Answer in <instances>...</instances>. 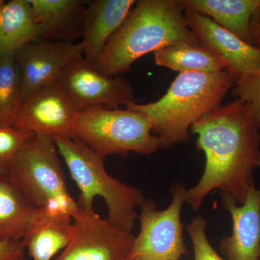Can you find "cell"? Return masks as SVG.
Returning <instances> with one entry per match:
<instances>
[{
    "instance_id": "1",
    "label": "cell",
    "mask_w": 260,
    "mask_h": 260,
    "mask_svg": "<svg viewBox=\"0 0 260 260\" xmlns=\"http://www.w3.org/2000/svg\"><path fill=\"white\" fill-rule=\"evenodd\" d=\"M191 130L206 162L198 184L186 189L185 203L199 210L207 195L220 190L242 205L254 184L252 172L260 168V128L246 104L236 99L219 106Z\"/></svg>"
},
{
    "instance_id": "2",
    "label": "cell",
    "mask_w": 260,
    "mask_h": 260,
    "mask_svg": "<svg viewBox=\"0 0 260 260\" xmlns=\"http://www.w3.org/2000/svg\"><path fill=\"white\" fill-rule=\"evenodd\" d=\"M180 42L203 45L178 0H139L92 66L107 76H121L142 56Z\"/></svg>"
},
{
    "instance_id": "3",
    "label": "cell",
    "mask_w": 260,
    "mask_h": 260,
    "mask_svg": "<svg viewBox=\"0 0 260 260\" xmlns=\"http://www.w3.org/2000/svg\"><path fill=\"white\" fill-rule=\"evenodd\" d=\"M235 83L226 70L179 73L159 100L145 104L132 103L126 108L146 114L153 122L152 133L158 138L160 148L169 149L187 142L191 126L222 105Z\"/></svg>"
},
{
    "instance_id": "4",
    "label": "cell",
    "mask_w": 260,
    "mask_h": 260,
    "mask_svg": "<svg viewBox=\"0 0 260 260\" xmlns=\"http://www.w3.org/2000/svg\"><path fill=\"white\" fill-rule=\"evenodd\" d=\"M59 154L80 191V208L93 209L94 200L101 197L108 208V219L131 232L138 218L137 208L145 201L141 189L112 177L106 170L104 158L77 138H52Z\"/></svg>"
},
{
    "instance_id": "5",
    "label": "cell",
    "mask_w": 260,
    "mask_h": 260,
    "mask_svg": "<svg viewBox=\"0 0 260 260\" xmlns=\"http://www.w3.org/2000/svg\"><path fill=\"white\" fill-rule=\"evenodd\" d=\"M153 122L146 114L131 109L88 108L78 112L75 138L105 158L131 152L151 155L158 151V138L152 133Z\"/></svg>"
},
{
    "instance_id": "6",
    "label": "cell",
    "mask_w": 260,
    "mask_h": 260,
    "mask_svg": "<svg viewBox=\"0 0 260 260\" xmlns=\"http://www.w3.org/2000/svg\"><path fill=\"white\" fill-rule=\"evenodd\" d=\"M8 176L36 208L73 215L78 208L68 190L51 137L34 134L13 160Z\"/></svg>"
},
{
    "instance_id": "7",
    "label": "cell",
    "mask_w": 260,
    "mask_h": 260,
    "mask_svg": "<svg viewBox=\"0 0 260 260\" xmlns=\"http://www.w3.org/2000/svg\"><path fill=\"white\" fill-rule=\"evenodd\" d=\"M170 191L172 202L165 210H158L153 199L146 200L140 207V231L128 260H179L187 253L181 221L186 189L174 183Z\"/></svg>"
},
{
    "instance_id": "8",
    "label": "cell",
    "mask_w": 260,
    "mask_h": 260,
    "mask_svg": "<svg viewBox=\"0 0 260 260\" xmlns=\"http://www.w3.org/2000/svg\"><path fill=\"white\" fill-rule=\"evenodd\" d=\"M73 235L56 260H128L135 236L102 218L93 209L78 207L72 215Z\"/></svg>"
},
{
    "instance_id": "9",
    "label": "cell",
    "mask_w": 260,
    "mask_h": 260,
    "mask_svg": "<svg viewBox=\"0 0 260 260\" xmlns=\"http://www.w3.org/2000/svg\"><path fill=\"white\" fill-rule=\"evenodd\" d=\"M57 83L78 112L95 107L119 109L136 102L131 83L102 74L84 58L71 63Z\"/></svg>"
},
{
    "instance_id": "10",
    "label": "cell",
    "mask_w": 260,
    "mask_h": 260,
    "mask_svg": "<svg viewBox=\"0 0 260 260\" xmlns=\"http://www.w3.org/2000/svg\"><path fill=\"white\" fill-rule=\"evenodd\" d=\"M84 58L81 42L39 40L15 54L20 73L23 101L39 89L57 83L73 61Z\"/></svg>"
},
{
    "instance_id": "11",
    "label": "cell",
    "mask_w": 260,
    "mask_h": 260,
    "mask_svg": "<svg viewBox=\"0 0 260 260\" xmlns=\"http://www.w3.org/2000/svg\"><path fill=\"white\" fill-rule=\"evenodd\" d=\"M78 111L59 83L25 98L13 126L37 135L75 138Z\"/></svg>"
},
{
    "instance_id": "12",
    "label": "cell",
    "mask_w": 260,
    "mask_h": 260,
    "mask_svg": "<svg viewBox=\"0 0 260 260\" xmlns=\"http://www.w3.org/2000/svg\"><path fill=\"white\" fill-rule=\"evenodd\" d=\"M189 28L207 49L221 58L235 81L260 67V48L248 44L205 15L184 10Z\"/></svg>"
},
{
    "instance_id": "13",
    "label": "cell",
    "mask_w": 260,
    "mask_h": 260,
    "mask_svg": "<svg viewBox=\"0 0 260 260\" xmlns=\"http://www.w3.org/2000/svg\"><path fill=\"white\" fill-rule=\"evenodd\" d=\"M222 207L232 217V233L220 241L219 248L227 260H259L260 189L253 184L242 205L222 194Z\"/></svg>"
},
{
    "instance_id": "14",
    "label": "cell",
    "mask_w": 260,
    "mask_h": 260,
    "mask_svg": "<svg viewBox=\"0 0 260 260\" xmlns=\"http://www.w3.org/2000/svg\"><path fill=\"white\" fill-rule=\"evenodd\" d=\"M135 0H94L88 2L83 17L81 44L84 59L93 64L111 37L124 23L136 3Z\"/></svg>"
},
{
    "instance_id": "15",
    "label": "cell",
    "mask_w": 260,
    "mask_h": 260,
    "mask_svg": "<svg viewBox=\"0 0 260 260\" xmlns=\"http://www.w3.org/2000/svg\"><path fill=\"white\" fill-rule=\"evenodd\" d=\"M178 3L183 10L205 15L254 45V31L260 20V0H178Z\"/></svg>"
},
{
    "instance_id": "16",
    "label": "cell",
    "mask_w": 260,
    "mask_h": 260,
    "mask_svg": "<svg viewBox=\"0 0 260 260\" xmlns=\"http://www.w3.org/2000/svg\"><path fill=\"white\" fill-rule=\"evenodd\" d=\"M73 235V218L59 210L37 208L22 239L34 260H51L64 249Z\"/></svg>"
},
{
    "instance_id": "17",
    "label": "cell",
    "mask_w": 260,
    "mask_h": 260,
    "mask_svg": "<svg viewBox=\"0 0 260 260\" xmlns=\"http://www.w3.org/2000/svg\"><path fill=\"white\" fill-rule=\"evenodd\" d=\"M41 40L71 41L78 32L83 34L85 1L80 0H29Z\"/></svg>"
},
{
    "instance_id": "18",
    "label": "cell",
    "mask_w": 260,
    "mask_h": 260,
    "mask_svg": "<svg viewBox=\"0 0 260 260\" xmlns=\"http://www.w3.org/2000/svg\"><path fill=\"white\" fill-rule=\"evenodd\" d=\"M41 40L29 0H11L0 8V56L15 55L32 42Z\"/></svg>"
},
{
    "instance_id": "19",
    "label": "cell",
    "mask_w": 260,
    "mask_h": 260,
    "mask_svg": "<svg viewBox=\"0 0 260 260\" xmlns=\"http://www.w3.org/2000/svg\"><path fill=\"white\" fill-rule=\"evenodd\" d=\"M155 64L179 72L214 73L226 69V64L213 51L203 45L180 42L154 52Z\"/></svg>"
},
{
    "instance_id": "20",
    "label": "cell",
    "mask_w": 260,
    "mask_h": 260,
    "mask_svg": "<svg viewBox=\"0 0 260 260\" xmlns=\"http://www.w3.org/2000/svg\"><path fill=\"white\" fill-rule=\"evenodd\" d=\"M36 210L8 175H0V239L22 240Z\"/></svg>"
},
{
    "instance_id": "21",
    "label": "cell",
    "mask_w": 260,
    "mask_h": 260,
    "mask_svg": "<svg viewBox=\"0 0 260 260\" xmlns=\"http://www.w3.org/2000/svg\"><path fill=\"white\" fill-rule=\"evenodd\" d=\"M23 102L15 55L0 56V127L13 126Z\"/></svg>"
},
{
    "instance_id": "22",
    "label": "cell",
    "mask_w": 260,
    "mask_h": 260,
    "mask_svg": "<svg viewBox=\"0 0 260 260\" xmlns=\"http://www.w3.org/2000/svg\"><path fill=\"white\" fill-rule=\"evenodd\" d=\"M34 135L15 126L0 127V175H8L13 160Z\"/></svg>"
},
{
    "instance_id": "23",
    "label": "cell",
    "mask_w": 260,
    "mask_h": 260,
    "mask_svg": "<svg viewBox=\"0 0 260 260\" xmlns=\"http://www.w3.org/2000/svg\"><path fill=\"white\" fill-rule=\"evenodd\" d=\"M233 95L246 104L260 128V67L234 84Z\"/></svg>"
},
{
    "instance_id": "24",
    "label": "cell",
    "mask_w": 260,
    "mask_h": 260,
    "mask_svg": "<svg viewBox=\"0 0 260 260\" xmlns=\"http://www.w3.org/2000/svg\"><path fill=\"white\" fill-rule=\"evenodd\" d=\"M208 220L201 216L194 217L186 228L194 249V260H225L219 255L207 237Z\"/></svg>"
},
{
    "instance_id": "25",
    "label": "cell",
    "mask_w": 260,
    "mask_h": 260,
    "mask_svg": "<svg viewBox=\"0 0 260 260\" xmlns=\"http://www.w3.org/2000/svg\"><path fill=\"white\" fill-rule=\"evenodd\" d=\"M25 249L22 240L0 239V260H24Z\"/></svg>"
},
{
    "instance_id": "26",
    "label": "cell",
    "mask_w": 260,
    "mask_h": 260,
    "mask_svg": "<svg viewBox=\"0 0 260 260\" xmlns=\"http://www.w3.org/2000/svg\"><path fill=\"white\" fill-rule=\"evenodd\" d=\"M254 45L260 48V20L256 25L254 34Z\"/></svg>"
},
{
    "instance_id": "27",
    "label": "cell",
    "mask_w": 260,
    "mask_h": 260,
    "mask_svg": "<svg viewBox=\"0 0 260 260\" xmlns=\"http://www.w3.org/2000/svg\"><path fill=\"white\" fill-rule=\"evenodd\" d=\"M5 3V2L4 1V0H0V8H1L2 6H3V4H4Z\"/></svg>"
},
{
    "instance_id": "28",
    "label": "cell",
    "mask_w": 260,
    "mask_h": 260,
    "mask_svg": "<svg viewBox=\"0 0 260 260\" xmlns=\"http://www.w3.org/2000/svg\"><path fill=\"white\" fill-rule=\"evenodd\" d=\"M259 260H260V258H259Z\"/></svg>"
}]
</instances>
